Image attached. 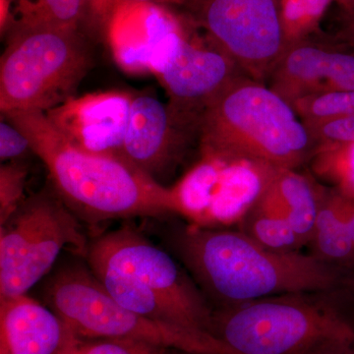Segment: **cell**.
Returning <instances> with one entry per match:
<instances>
[{
	"label": "cell",
	"instance_id": "1",
	"mask_svg": "<svg viewBox=\"0 0 354 354\" xmlns=\"http://www.w3.org/2000/svg\"><path fill=\"white\" fill-rule=\"evenodd\" d=\"M24 132L59 197L88 223L176 214L171 188L114 153H94L72 143L41 111L4 114Z\"/></svg>",
	"mask_w": 354,
	"mask_h": 354
},
{
	"label": "cell",
	"instance_id": "2",
	"mask_svg": "<svg viewBox=\"0 0 354 354\" xmlns=\"http://www.w3.org/2000/svg\"><path fill=\"white\" fill-rule=\"evenodd\" d=\"M169 239L204 295L223 307L278 295L322 292L335 285L329 264L313 254L269 250L241 230L189 223Z\"/></svg>",
	"mask_w": 354,
	"mask_h": 354
},
{
	"label": "cell",
	"instance_id": "3",
	"mask_svg": "<svg viewBox=\"0 0 354 354\" xmlns=\"http://www.w3.org/2000/svg\"><path fill=\"white\" fill-rule=\"evenodd\" d=\"M88 269L114 301L153 320L211 334L214 311L196 281L130 225L99 235Z\"/></svg>",
	"mask_w": 354,
	"mask_h": 354
},
{
	"label": "cell",
	"instance_id": "4",
	"mask_svg": "<svg viewBox=\"0 0 354 354\" xmlns=\"http://www.w3.org/2000/svg\"><path fill=\"white\" fill-rule=\"evenodd\" d=\"M198 132L202 153L245 158L278 169H297L317 148L290 102L244 74L209 102Z\"/></svg>",
	"mask_w": 354,
	"mask_h": 354
},
{
	"label": "cell",
	"instance_id": "5",
	"mask_svg": "<svg viewBox=\"0 0 354 354\" xmlns=\"http://www.w3.org/2000/svg\"><path fill=\"white\" fill-rule=\"evenodd\" d=\"M310 295L221 307L211 334L239 354H353V330Z\"/></svg>",
	"mask_w": 354,
	"mask_h": 354
},
{
	"label": "cell",
	"instance_id": "6",
	"mask_svg": "<svg viewBox=\"0 0 354 354\" xmlns=\"http://www.w3.org/2000/svg\"><path fill=\"white\" fill-rule=\"evenodd\" d=\"M44 298L77 337L133 339L190 354H239L209 333L153 320L124 308L88 268L80 265L58 270L46 283Z\"/></svg>",
	"mask_w": 354,
	"mask_h": 354
},
{
	"label": "cell",
	"instance_id": "7",
	"mask_svg": "<svg viewBox=\"0 0 354 354\" xmlns=\"http://www.w3.org/2000/svg\"><path fill=\"white\" fill-rule=\"evenodd\" d=\"M0 59V111L46 113L64 104L91 67L78 29L26 28L7 32Z\"/></svg>",
	"mask_w": 354,
	"mask_h": 354
},
{
	"label": "cell",
	"instance_id": "8",
	"mask_svg": "<svg viewBox=\"0 0 354 354\" xmlns=\"http://www.w3.org/2000/svg\"><path fill=\"white\" fill-rule=\"evenodd\" d=\"M88 243L77 216L60 197L39 193L22 203L0 234V298L27 295L64 249L85 257Z\"/></svg>",
	"mask_w": 354,
	"mask_h": 354
},
{
	"label": "cell",
	"instance_id": "9",
	"mask_svg": "<svg viewBox=\"0 0 354 354\" xmlns=\"http://www.w3.org/2000/svg\"><path fill=\"white\" fill-rule=\"evenodd\" d=\"M176 6L207 41L258 82L271 77L286 51L279 0H160Z\"/></svg>",
	"mask_w": 354,
	"mask_h": 354
},
{
	"label": "cell",
	"instance_id": "10",
	"mask_svg": "<svg viewBox=\"0 0 354 354\" xmlns=\"http://www.w3.org/2000/svg\"><path fill=\"white\" fill-rule=\"evenodd\" d=\"M151 72L167 91L171 113L198 131L200 116L209 102L241 71L225 53L208 43H193L180 30L162 44Z\"/></svg>",
	"mask_w": 354,
	"mask_h": 354
},
{
	"label": "cell",
	"instance_id": "11",
	"mask_svg": "<svg viewBox=\"0 0 354 354\" xmlns=\"http://www.w3.org/2000/svg\"><path fill=\"white\" fill-rule=\"evenodd\" d=\"M131 102V95L116 91L74 95L46 114L77 146L122 157Z\"/></svg>",
	"mask_w": 354,
	"mask_h": 354
},
{
	"label": "cell",
	"instance_id": "12",
	"mask_svg": "<svg viewBox=\"0 0 354 354\" xmlns=\"http://www.w3.org/2000/svg\"><path fill=\"white\" fill-rule=\"evenodd\" d=\"M186 128L157 97H132L122 157L158 180L180 158Z\"/></svg>",
	"mask_w": 354,
	"mask_h": 354
},
{
	"label": "cell",
	"instance_id": "13",
	"mask_svg": "<svg viewBox=\"0 0 354 354\" xmlns=\"http://www.w3.org/2000/svg\"><path fill=\"white\" fill-rule=\"evenodd\" d=\"M270 78L272 90L290 104L306 95L354 91V57L302 41L286 48Z\"/></svg>",
	"mask_w": 354,
	"mask_h": 354
},
{
	"label": "cell",
	"instance_id": "14",
	"mask_svg": "<svg viewBox=\"0 0 354 354\" xmlns=\"http://www.w3.org/2000/svg\"><path fill=\"white\" fill-rule=\"evenodd\" d=\"M211 155L215 156L216 167L201 227L225 228L241 225L264 196L281 169L245 158Z\"/></svg>",
	"mask_w": 354,
	"mask_h": 354
},
{
	"label": "cell",
	"instance_id": "15",
	"mask_svg": "<svg viewBox=\"0 0 354 354\" xmlns=\"http://www.w3.org/2000/svg\"><path fill=\"white\" fill-rule=\"evenodd\" d=\"M77 342L53 309L27 295L0 298V354H62Z\"/></svg>",
	"mask_w": 354,
	"mask_h": 354
},
{
	"label": "cell",
	"instance_id": "16",
	"mask_svg": "<svg viewBox=\"0 0 354 354\" xmlns=\"http://www.w3.org/2000/svg\"><path fill=\"white\" fill-rule=\"evenodd\" d=\"M178 23L160 4H142L141 15L131 23H115L111 32L114 58L130 72H151L153 58Z\"/></svg>",
	"mask_w": 354,
	"mask_h": 354
},
{
	"label": "cell",
	"instance_id": "17",
	"mask_svg": "<svg viewBox=\"0 0 354 354\" xmlns=\"http://www.w3.org/2000/svg\"><path fill=\"white\" fill-rule=\"evenodd\" d=\"M272 187L283 202L291 227L307 245L313 234L324 189L297 169H281Z\"/></svg>",
	"mask_w": 354,
	"mask_h": 354
},
{
	"label": "cell",
	"instance_id": "18",
	"mask_svg": "<svg viewBox=\"0 0 354 354\" xmlns=\"http://www.w3.org/2000/svg\"><path fill=\"white\" fill-rule=\"evenodd\" d=\"M353 207L346 198L323 191L322 201L310 245L313 255L323 262L346 260L354 253L349 218Z\"/></svg>",
	"mask_w": 354,
	"mask_h": 354
},
{
	"label": "cell",
	"instance_id": "19",
	"mask_svg": "<svg viewBox=\"0 0 354 354\" xmlns=\"http://www.w3.org/2000/svg\"><path fill=\"white\" fill-rule=\"evenodd\" d=\"M239 225L241 232L269 250L298 252L305 246L288 223L285 207L272 184Z\"/></svg>",
	"mask_w": 354,
	"mask_h": 354
},
{
	"label": "cell",
	"instance_id": "20",
	"mask_svg": "<svg viewBox=\"0 0 354 354\" xmlns=\"http://www.w3.org/2000/svg\"><path fill=\"white\" fill-rule=\"evenodd\" d=\"M11 2L12 20L8 32L26 28L78 29L87 7L86 0H11Z\"/></svg>",
	"mask_w": 354,
	"mask_h": 354
},
{
	"label": "cell",
	"instance_id": "21",
	"mask_svg": "<svg viewBox=\"0 0 354 354\" xmlns=\"http://www.w3.org/2000/svg\"><path fill=\"white\" fill-rule=\"evenodd\" d=\"M309 162L319 179L335 184L342 194L354 198V143L317 146Z\"/></svg>",
	"mask_w": 354,
	"mask_h": 354
},
{
	"label": "cell",
	"instance_id": "22",
	"mask_svg": "<svg viewBox=\"0 0 354 354\" xmlns=\"http://www.w3.org/2000/svg\"><path fill=\"white\" fill-rule=\"evenodd\" d=\"M330 0H281V25L286 50L302 43L327 10Z\"/></svg>",
	"mask_w": 354,
	"mask_h": 354
},
{
	"label": "cell",
	"instance_id": "23",
	"mask_svg": "<svg viewBox=\"0 0 354 354\" xmlns=\"http://www.w3.org/2000/svg\"><path fill=\"white\" fill-rule=\"evenodd\" d=\"M304 123L354 115V91H332L291 102Z\"/></svg>",
	"mask_w": 354,
	"mask_h": 354
},
{
	"label": "cell",
	"instance_id": "24",
	"mask_svg": "<svg viewBox=\"0 0 354 354\" xmlns=\"http://www.w3.org/2000/svg\"><path fill=\"white\" fill-rule=\"evenodd\" d=\"M28 167L20 160L8 162L0 167V225H4L16 213L21 205L26 183Z\"/></svg>",
	"mask_w": 354,
	"mask_h": 354
},
{
	"label": "cell",
	"instance_id": "25",
	"mask_svg": "<svg viewBox=\"0 0 354 354\" xmlns=\"http://www.w3.org/2000/svg\"><path fill=\"white\" fill-rule=\"evenodd\" d=\"M99 341L77 342L73 354H176V349L167 348L150 342L133 339H97Z\"/></svg>",
	"mask_w": 354,
	"mask_h": 354
},
{
	"label": "cell",
	"instance_id": "26",
	"mask_svg": "<svg viewBox=\"0 0 354 354\" xmlns=\"http://www.w3.org/2000/svg\"><path fill=\"white\" fill-rule=\"evenodd\" d=\"M316 145L354 143V115L304 123Z\"/></svg>",
	"mask_w": 354,
	"mask_h": 354
},
{
	"label": "cell",
	"instance_id": "27",
	"mask_svg": "<svg viewBox=\"0 0 354 354\" xmlns=\"http://www.w3.org/2000/svg\"><path fill=\"white\" fill-rule=\"evenodd\" d=\"M32 153L29 139L22 130L4 118L0 122V158L1 162H15Z\"/></svg>",
	"mask_w": 354,
	"mask_h": 354
},
{
	"label": "cell",
	"instance_id": "28",
	"mask_svg": "<svg viewBox=\"0 0 354 354\" xmlns=\"http://www.w3.org/2000/svg\"><path fill=\"white\" fill-rule=\"evenodd\" d=\"M130 2L134 4H156L160 0H86V6H92L97 13L106 12L109 6L114 2Z\"/></svg>",
	"mask_w": 354,
	"mask_h": 354
},
{
	"label": "cell",
	"instance_id": "29",
	"mask_svg": "<svg viewBox=\"0 0 354 354\" xmlns=\"http://www.w3.org/2000/svg\"><path fill=\"white\" fill-rule=\"evenodd\" d=\"M12 20V2L11 0H0V32L6 36Z\"/></svg>",
	"mask_w": 354,
	"mask_h": 354
},
{
	"label": "cell",
	"instance_id": "30",
	"mask_svg": "<svg viewBox=\"0 0 354 354\" xmlns=\"http://www.w3.org/2000/svg\"><path fill=\"white\" fill-rule=\"evenodd\" d=\"M349 227H351V236H353L354 247V207L351 209V218H349Z\"/></svg>",
	"mask_w": 354,
	"mask_h": 354
},
{
	"label": "cell",
	"instance_id": "31",
	"mask_svg": "<svg viewBox=\"0 0 354 354\" xmlns=\"http://www.w3.org/2000/svg\"><path fill=\"white\" fill-rule=\"evenodd\" d=\"M62 354H73V353H72V348H71V349H69L68 351H66V353H64Z\"/></svg>",
	"mask_w": 354,
	"mask_h": 354
},
{
	"label": "cell",
	"instance_id": "32",
	"mask_svg": "<svg viewBox=\"0 0 354 354\" xmlns=\"http://www.w3.org/2000/svg\"><path fill=\"white\" fill-rule=\"evenodd\" d=\"M176 354H190V353H183V351H177Z\"/></svg>",
	"mask_w": 354,
	"mask_h": 354
},
{
	"label": "cell",
	"instance_id": "33",
	"mask_svg": "<svg viewBox=\"0 0 354 354\" xmlns=\"http://www.w3.org/2000/svg\"><path fill=\"white\" fill-rule=\"evenodd\" d=\"M342 1L351 2V0H342Z\"/></svg>",
	"mask_w": 354,
	"mask_h": 354
},
{
	"label": "cell",
	"instance_id": "34",
	"mask_svg": "<svg viewBox=\"0 0 354 354\" xmlns=\"http://www.w3.org/2000/svg\"><path fill=\"white\" fill-rule=\"evenodd\" d=\"M353 354H354V351H353Z\"/></svg>",
	"mask_w": 354,
	"mask_h": 354
}]
</instances>
